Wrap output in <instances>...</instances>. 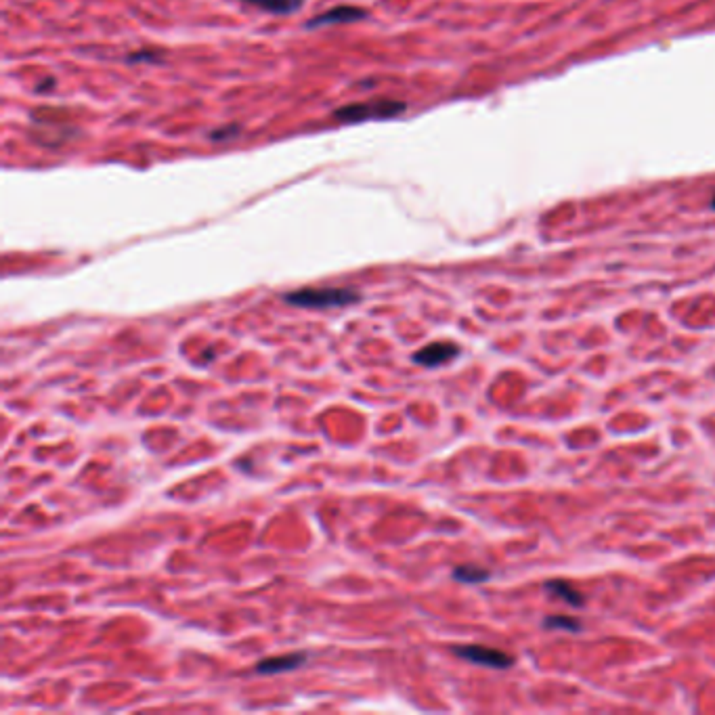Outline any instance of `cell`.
Wrapping results in <instances>:
<instances>
[{"instance_id":"cell-5","label":"cell","mask_w":715,"mask_h":715,"mask_svg":"<svg viewBox=\"0 0 715 715\" xmlns=\"http://www.w3.org/2000/svg\"><path fill=\"white\" fill-rule=\"evenodd\" d=\"M365 11L357 7H336L325 11L321 15H315L313 19L307 21V28H323V26H340V24H353V21L365 19Z\"/></svg>"},{"instance_id":"cell-13","label":"cell","mask_w":715,"mask_h":715,"mask_svg":"<svg viewBox=\"0 0 715 715\" xmlns=\"http://www.w3.org/2000/svg\"><path fill=\"white\" fill-rule=\"evenodd\" d=\"M711 208H715V198H713V202H711Z\"/></svg>"},{"instance_id":"cell-7","label":"cell","mask_w":715,"mask_h":715,"mask_svg":"<svg viewBox=\"0 0 715 715\" xmlns=\"http://www.w3.org/2000/svg\"><path fill=\"white\" fill-rule=\"evenodd\" d=\"M242 3L271 15H290L302 7V0H242Z\"/></svg>"},{"instance_id":"cell-1","label":"cell","mask_w":715,"mask_h":715,"mask_svg":"<svg viewBox=\"0 0 715 715\" xmlns=\"http://www.w3.org/2000/svg\"><path fill=\"white\" fill-rule=\"evenodd\" d=\"M361 296L353 288H302L284 294V300L294 307L332 309L353 305Z\"/></svg>"},{"instance_id":"cell-6","label":"cell","mask_w":715,"mask_h":715,"mask_svg":"<svg viewBox=\"0 0 715 715\" xmlns=\"http://www.w3.org/2000/svg\"><path fill=\"white\" fill-rule=\"evenodd\" d=\"M307 661V655L292 653V655H279V657H269L258 661L256 671L258 674H281V671H292L298 669L302 663Z\"/></svg>"},{"instance_id":"cell-10","label":"cell","mask_w":715,"mask_h":715,"mask_svg":"<svg viewBox=\"0 0 715 715\" xmlns=\"http://www.w3.org/2000/svg\"><path fill=\"white\" fill-rule=\"evenodd\" d=\"M546 627H550V630H569V632H579V627L581 623L571 619V617H560V615H554V617H548L544 621Z\"/></svg>"},{"instance_id":"cell-3","label":"cell","mask_w":715,"mask_h":715,"mask_svg":"<svg viewBox=\"0 0 715 715\" xmlns=\"http://www.w3.org/2000/svg\"><path fill=\"white\" fill-rule=\"evenodd\" d=\"M453 653L468 659L472 663H479L485 667H493V669H510L514 665V659L502 650L495 648H487V646H476V644H468V646H453Z\"/></svg>"},{"instance_id":"cell-8","label":"cell","mask_w":715,"mask_h":715,"mask_svg":"<svg viewBox=\"0 0 715 715\" xmlns=\"http://www.w3.org/2000/svg\"><path fill=\"white\" fill-rule=\"evenodd\" d=\"M546 588H548V592L556 594L558 598H562L565 602H569L571 606H581V604H583V596H581V594L573 588L571 583H567V581L552 579V581H548V583H546Z\"/></svg>"},{"instance_id":"cell-9","label":"cell","mask_w":715,"mask_h":715,"mask_svg":"<svg viewBox=\"0 0 715 715\" xmlns=\"http://www.w3.org/2000/svg\"><path fill=\"white\" fill-rule=\"evenodd\" d=\"M453 577L458 579V581H462V583H483V581H487L491 575H489V571H485V569L466 565V567H458V569H455V571H453Z\"/></svg>"},{"instance_id":"cell-11","label":"cell","mask_w":715,"mask_h":715,"mask_svg":"<svg viewBox=\"0 0 715 715\" xmlns=\"http://www.w3.org/2000/svg\"><path fill=\"white\" fill-rule=\"evenodd\" d=\"M240 133H242V126H240V124H227V126L210 130V139H212V141H227V139L237 137Z\"/></svg>"},{"instance_id":"cell-2","label":"cell","mask_w":715,"mask_h":715,"mask_svg":"<svg viewBox=\"0 0 715 715\" xmlns=\"http://www.w3.org/2000/svg\"><path fill=\"white\" fill-rule=\"evenodd\" d=\"M407 110V105L403 101L395 99H376L367 103H349L344 107H338L334 112V118L342 124H357L365 120H386L395 118Z\"/></svg>"},{"instance_id":"cell-4","label":"cell","mask_w":715,"mask_h":715,"mask_svg":"<svg viewBox=\"0 0 715 715\" xmlns=\"http://www.w3.org/2000/svg\"><path fill=\"white\" fill-rule=\"evenodd\" d=\"M460 355V346L453 342H432L414 355V361L424 367H437Z\"/></svg>"},{"instance_id":"cell-12","label":"cell","mask_w":715,"mask_h":715,"mask_svg":"<svg viewBox=\"0 0 715 715\" xmlns=\"http://www.w3.org/2000/svg\"><path fill=\"white\" fill-rule=\"evenodd\" d=\"M162 55L158 51H149V49H143V51H137L133 55H128V61L130 63H141V61H147V63H156L160 61Z\"/></svg>"}]
</instances>
